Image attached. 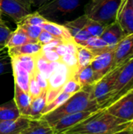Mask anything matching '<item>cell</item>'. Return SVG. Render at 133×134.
Listing matches in <instances>:
<instances>
[{
  "label": "cell",
  "instance_id": "6da1fadb",
  "mask_svg": "<svg viewBox=\"0 0 133 134\" xmlns=\"http://www.w3.org/2000/svg\"><path fill=\"white\" fill-rule=\"evenodd\" d=\"M132 128L133 122L118 119L103 108L62 134H115Z\"/></svg>",
  "mask_w": 133,
  "mask_h": 134
},
{
  "label": "cell",
  "instance_id": "7a4b0ae2",
  "mask_svg": "<svg viewBox=\"0 0 133 134\" xmlns=\"http://www.w3.org/2000/svg\"><path fill=\"white\" fill-rule=\"evenodd\" d=\"M92 86H93L83 87L56 109L43 115L41 119L45 120L51 126L57 120L65 115L80 111H98L100 109L99 105L92 95Z\"/></svg>",
  "mask_w": 133,
  "mask_h": 134
},
{
  "label": "cell",
  "instance_id": "3957f363",
  "mask_svg": "<svg viewBox=\"0 0 133 134\" xmlns=\"http://www.w3.org/2000/svg\"><path fill=\"white\" fill-rule=\"evenodd\" d=\"M123 0H91L85 8L88 18L108 25L115 21L118 10Z\"/></svg>",
  "mask_w": 133,
  "mask_h": 134
},
{
  "label": "cell",
  "instance_id": "277c9868",
  "mask_svg": "<svg viewBox=\"0 0 133 134\" xmlns=\"http://www.w3.org/2000/svg\"><path fill=\"white\" fill-rule=\"evenodd\" d=\"M133 90V59L122 66L111 95L105 104L107 108L122 96Z\"/></svg>",
  "mask_w": 133,
  "mask_h": 134
},
{
  "label": "cell",
  "instance_id": "5b68a950",
  "mask_svg": "<svg viewBox=\"0 0 133 134\" xmlns=\"http://www.w3.org/2000/svg\"><path fill=\"white\" fill-rule=\"evenodd\" d=\"M121 68L122 66L111 70L93 85L92 95L93 99L97 102L100 109L104 108L105 104L109 100Z\"/></svg>",
  "mask_w": 133,
  "mask_h": 134
},
{
  "label": "cell",
  "instance_id": "8992f818",
  "mask_svg": "<svg viewBox=\"0 0 133 134\" xmlns=\"http://www.w3.org/2000/svg\"><path fill=\"white\" fill-rule=\"evenodd\" d=\"M81 0H51L35 11L47 20L70 14L80 5Z\"/></svg>",
  "mask_w": 133,
  "mask_h": 134
},
{
  "label": "cell",
  "instance_id": "52a82bcc",
  "mask_svg": "<svg viewBox=\"0 0 133 134\" xmlns=\"http://www.w3.org/2000/svg\"><path fill=\"white\" fill-rule=\"evenodd\" d=\"M71 78H74V75L70 71V69L63 63L58 62L55 70L47 79V104L50 103L60 94L63 86Z\"/></svg>",
  "mask_w": 133,
  "mask_h": 134
},
{
  "label": "cell",
  "instance_id": "ba28073f",
  "mask_svg": "<svg viewBox=\"0 0 133 134\" xmlns=\"http://www.w3.org/2000/svg\"><path fill=\"white\" fill-rule=\"evenodd\" d=\"M31 0H0V12L16 23L31 13Z\"/></svg>",
  "mask_w": 133,
  "mask_h": 134
},
{
  "label": "cell",
  "instance_id": "9c48e42d",
  "mask_svg": "<svg viewBox=\"0 0 133 134\" xmlns=\"http://www.w3.org/2000/svg\"><path fill=\"white\" fill-rule=\"evenodd\" d=\"M106 110L114 117L126 122H133V90L126 93Z\"/></svg>",
  "mask_w": 133,
  "mask_h": 134
},
{
  "label": "cell",
  "instance_id": "30bf717a",
  "mask_svg": "<svg viewBox=\"0 0 133 134\" xmlns=\"http://www.w3.org/2000/svg\"><path fill=\"white\" fill-rule=\"evenodd\" d=\"M114 52V69L133 59V35L125 37L117 45Z\"/></svg>",
  "mask_w": 133,
  "mask_h": 134
},
{
  "label": "cell",
  "instance_id": "8fae6325",
  "mask_svg": "<svg viewBox=\"0 0 133 134\" xmlns=\"http://www.w3.org/2000/svg\"><path fill=\"white\" fill-rule=\"evenodd\" d=\"M95 111H80L74 114L65 115L53 123L51 127L54 134H62L67 130L74 127L77 124L80 123L88 117H89Z\"/></svg>",
  "mask_w": 133,
  "mask_h": 134
},
{
  "label": "cell",
  "instance_id": "7c38bea8",
  "mask_svg": "<svg viewBox=\"0 0 133 134\" xmlns=\"http://www.w3.org/2000/svg\"><path fill=\"white\" fill-rule=\"evenodd\" d=\"M115 21L122 28L125 36L133 35V7L132 0H123L118 10Z\"/></svg>",
  "mask_w": 133,
  "mask_h": 134
},
{
  "label": "cell",
  "instance_id": "4fadbf2b",
  "mask_svg": "<svg viewBox=\"0 0 133 134\" xmlns=\"http://www.w3.org/2000/svg\"><path fill=\"white\" fill-rule=\"evenodd\" d=\"M114 50H110L99 54L96 56L92 61L90 65L99 80L114 69Z\"/></svg>",
  "mask_w": 133,
  "mask_h": 134
},
{
  "label": "cell",
  "instance_id": "5bb4252c",
  "mask_svg": "<svg viewBox=\"0 0 133 134\" xmlns=\"http://www.w3.org/2000/svg\"><path fill=\"white\" fill-rule=\"evenodd\" d=\"M125 37L126 36L117 21H114L113 23L108 24L100 36V38L113 50Z\"/></svg>",
  "mask_w": 133,
  "mask_h": 134
},
{
  "label": "cell",
  "instance_id": "9a60e30c",
  "mask_svg": "<svg viewBox=\"0 0 133 134\" xmlns=\"http://www.w3.org/2000/svg\"><path fill=\"white\" fill-rule=\"evenodd\" d=\"M31 120L20 116L16 120L0 122V134H20L28 126Z\"/></svg>",
  "mask_w": 133,
  "mask_h": 134
},
{
  "label": "cell",
  "instance_id": "2e32d148",
  "mask_svg": "<svg viewBox=\"0 0 133 134\" xmlns=\"http://www.w3.org/2000/svg\"><path fill=\"white\" fill-rule=\"evenodd\" d=\"M41 27L43 30H45L46 31L50 33L56 38L62 41L63 42L74 41L73 37L63 24H59L53 21L47 20L41 25Z\"/></svg>",
  "mask_w": 133,
  "mask_h": 134
},
{
  "label": "cell",
  "instance_id": "e0dca14e",
  "mask_svg": "<svg viewBox=\"0 0 133 134\" xmlns=\"http://www.w3.org/2000/svg\"><path fill=\"white\" fill-rule=\"evenodd\" d=\"M11 67L14 78V83L18 85L24 92L28 93L30 74L15 60L11 59Z\"/></svg>",
  "mask_w": 133,
  "mask_h": 134
},
{
  "label": "cell",
  "instance_id": "ac0fdd59",
  "mask_svg": "<svg viewBox=\"0 0 133 134\" xmlns=\"http://www.w3.org/2000/svg\"><path fill=\"white\" fill-rule=\"evenodd\" d=\"M21 116L27 117L31 99L29 94L24 92L18 85L14 83V98H13Z\"/></svg>",
  "mask_w": 133,
  "mask_h": 134
},
{
  "label": "cell",
  "instance_id": "d6986e66",
  "mask_svg": "<svg viewBox=\"0 0 133 134\" xmlns=\"http://www.w3.org/2000/svg\"><path fill=\"white\" fill-rule=\"evenodd\" d=\"M46 96L47 91H42L38 97L31 100L27 115L28 119L31 120H37L41 119L42 111L47 104Z\"/></svg>",
  "mask_w": 133,
  "mask_h": 134
},
{
  "label": "cell",
  "instance_id": "ffe728a7",
  "mask_svg": "<svg viewBox=\"0 0 133 134\" xmlns=\"http://www.w3.org/2000/svg\"><path fill=\"white\" fill-rule=\"evenodd\" d=\"M42 51V46L38 42L27 43L16 47L8 49V53L10 57H14L20 55H38Z\"/></svg>",
  "mask_w": 133,
  "mask_h": 134
},
{
  "label": "cell",
  "instance_id": "44dd1931",
  "mask_svg": "<svg viewBox=\"0 0 133 134\" xmlns=\"http://www.w3.org/2000/svg\"><path fill=\"white\" fill-rule=\"evenodd\" d=\"M38 42L36 40H34L27 36V35L24 31V30L20 27L17 26L16 29L13 31H12L6 44L5 47L8 49L16 47L19 46H22L27 43H34Z\"/></svg>",
  "mask_w": 133,
  "mask_h": 134
},
{
  "label": "cell",
  "instance_id": "7402d4cb",
  "mask_svg": "<svg viewBox=\"0 0 133 134\" xmlns=\"http://www.w3.org/2000/svg\"><path fill=\"white\" fill-rule=\"evenodd\" d=\"M74 78L81 85L82 89L85 86H93L99 81V79H98L95 71L92 68L91 65H89V66L82 68V70L78 71Z\"/></svg>",
  "mask_w": 133,
  "mask_h": 134
},
{
  "label": "cell",
  "instance_id": "603a6c76",
  "mask_svg": "<svg viewBox=\"0 0 133 134\" xmlns=\"http://www.w3.org/2000/svg\"><path fill=\"white\" fill-rule=\"evenodd\" d=\"M20 116V111L13 99L0 105V122L16 120Z\"/></svg>",
  "mask_w": 133,
  "mask_h": 134
},
{
  "label": "cell",
  "instance_id": "cb8c5ba5",
  "mask_svg": "<svg viewBox=\"0 0 133 134\" xmlns=\"http://www.w3.org/2000/svg\"><path fill=\"white\" fill-rule=\"evenodd\" d=\"M21 134H54L52 127L42 119L31 120L28 126Z\"/></svg>",
  "mask_w": 133,
  "mask_h": 134
},
{
  "label": "cell",
  "instance_id": "d4e9b609",
  "mask_svg": "<svg viewBox=\"0 0 133 134\" xmlns=\"http://www.w3.org/2000/svg\"><path fill=\"white\" fill-rule=\"evenodd\" d=\"M58 62H50L45 60L41 53L37 55L35 60V69L42 74L46 79L55 70Z\"/></svg>",
  "mask_w": 133,
  "mask_h": 134
},
{
  "label": "cell",
  "instance_id": "484cf974",
  "mask_svg": "<svg viewBox=\"0 0 133 134\" xmlns=\"http://www.w3.org/2000/svg\"><path fill=\"white\" fill-rule=\"evenodd\" d=\"M77 60H78V70L77 72L82 68L91 64L92 61L95 58L96 55L92 53L89 49L85 46L77 45ZM76 75V74H75Z\"/></svg>",
  "mask_w": 133,
  "mask_h": 134
},
{
  "label": "cell",
  "instance_id": "4316f807",
  "mask_svg": "<svg viewBox=\"0 0 133 134\" xmlns=\"http://www.w3.org/2000/svg\"><path fill=\"white\" fill-rule=\"evenodd\" d=\"M84 46L89 49L96 56L110 50H113L100 37H90L85 43Z\"/></svg>",
  "mask_w": 133,
  "mask_h": 134
},
{
  "label": "cell",
  "instance_id": "83f0119b",
  "mask_svg": "<svg viewBox=\"0 0 133 134\" xmlns=\"http://www.w3.org/2000/svg\"><path fill=\"white\" fill-rule=\"evenodd\" d=\"M88 19V16L85 14H84L74 20L65 22L63 25L68 30L71 36L74 37L78 31H80L85 27Z\"/></svg>",
  "mask_w": 133,
  "mask_h": 134
},
{
  "label": "cell",
  "instance_id": "f1b7e54d",
  "mask_svg": "<svg viewBox=\"0 0 133 134\" xmlns=\"http://www.w3.org/2000/svg\"><path fill=\"white\" fill-rule=\"evenodd\" d=\"M37 55H20L14 57H11V59L15 60L20 66H22L25 70H27L29 74L34 73L35 71V60Z\"/></svg>",
  "mask_w": 133,
  "mask_h": 134
},
{
  "label": "cell",
  "instance_id": "f546056e",
  "mask_svg": "<svg viewBox=\"0 0 133 134\" xmlns=\"http://www.w3.org/2000/svg\"><path fill=\"white\" fill-rule=\"evenodd\" d=\"M107 26V25L89 18L85 24V28L92 37H100Z\"/></svg>",
  "mask_w": 133,
  "mask_h": 134
},
{
  "label": "cell",
  "instance_id": "4dcf8cb0",
  "mask_svg": "<svg viewBox=\"0 0 133 134\" xmlns=\"http://www.w3.org/2000/svg\"><path fill=\"white\" fill-rule=\"evenodd\" d=\"M71 96L72 95H71L69 93H67L64 92H60V94L53 100H52L50 103L46 104V106L45 107V108L42 111V115L56 109L58 107H60L61 104H63L67 99H69Z\"/></svg>",
  "mask_w": 133,
  "mask_h": 134
},
{
  "label": "cell",
  "instance_id": "1f68e13d",
  "mask_svg": "<svg viewBox=\"0 0 133 134\" xmlns=\"http://www.w3.org/2000/svg\"><path fill=\"white\" fill-rule=\"evenodd\" d=\"M47 20H49L45 18L37 11H34L25 16L20 21H19L16 24H30V25L41 26L43 23L46 22Z\"/></svg>",
  "mask_w": 133,
  "mask_h": 134
},
{
  "label": "cell",
  "instance_id": "d6a6232c",
  "mask_svg": "<svg viewBox=\"0 0 133 134\" xmlns=\"http://www.w3.org/2000/svg\"><path fill=\"white\" fill-rule=\"evenodd\" d=\"M11 66V57L8 53V48L2 47L0 49V75L8 73Z\"/></svg>",
  "mask_w": 133,
  "mask_h": 134
},
{
  "label": "cell",
  "instance_id": "836d02e7",
  "mask_svg": "<svg viewBox=\"0 0 133 134\" xmlns=\"http://www.w3.org/2000/svg\"><path fill=\"white\" fill-rule=\"evenodd\" d=\"M17 26H20L24 31L27 35V36L34 40L38 39L40 33L42 31V28L41 26H37V25H30V24H16ZM38 42V41H37Z\"/></svg>",
  "mask_w": 133,
  "mask_h": 134
},
{
  "label": "cell",
  "instance_id": "e575fe53",
  "mask_svg": "<svg viewBox=\"0 0 133 134\" xmlns=\"http://www.w3.org/2000/svg\"><path fill=\"white\" fill-rule=\"evenodd\" d=\"M81 90H82V86L78 83V82L74 78H71L64 84L61 92H64L71 95H74V93H78Z\"/></svg>",
  "mask_w": 133,
  "mask_h": 134
},
{
  "label": "cell",
  "instance_id": "d590c367",
  "mask_svg": "<svg viewBox=\"0 0 133 134\" xmlns=\"http://www.w3.org/2000/svg\"><path fill=\"white\" fill-rule=\"evenodd\" d=\"M42 90L38 86L34 73L31 74L30 75V80H29V88H28V94L31 100L38 97L41 93Z\"/></svg>",
  "mask_w": 133,
  "mask_h": 134
},
{
  "label": "cell",
  "instance_id": "8d00e7d4",
  "mask_svg": "<svg viewBox=\"0 0 133 134\" xmlns=\"http://www.w3.org/2000/svg\"><path fill=\"white\" fill-rule=\"evenodd\" d=\"M12 31H13L7 27L5 22H0V49L5 46Z\"/></svg>",
  "mask_w": 133,
  "mask_h": 134
},
{
  "label": "cell",
  "instance_id": "74e56055",
  "mask_svg": "<svg viewBox=\"0 0 133 134\" xmlns=\"http://www.w3.org/2000/svg\"><path fill=\"white\" fill-rule=\"evenodd\" d=\"M92 37L90 35V34L87 31V30L84 27L82 30H81L80 31H78L74 37H73V40L74 42L76 43V45L78 46H84L85 43L89 40V38Z\"/></svg>",
  "mask_w": 133,
  "mask_h": 134
},
{
  "label": "cell",
  "instance_id": "f35d334b",
  "mask_svg": "<svg viewBox=\"0 0 133 134\" xmlns=\"http://www.w3.org/2000/svg\"><path fill=\"white\" fill-rule=\"evenodd\" d=\"M41 54L45 60H47L48 61H50V62H60V55L54 49L42 50Z\"/></svg>",
  "mask_w": 133,
  "mask_h": 134
},
{
  "label": "cell",
  "instance_id": "ab89813d",
  "mask_svg": "<svg viewBox=\"0 0 133 134\" xmlns=\"http://www.w3.org/2000/svg\"><path fill=\"white\" fill-rule=\"evenodd\" d=\"M56 38L53 37L50 33H49L48 31H46L45 30L42 31V32L40 33L37 41L38 43H40L42 46H45L48 43H49L50 42H52L53 39H55Z\"/></svg>",
  "mask_w": 133,
  "mask_h": 134
},
{
  "label": "cell",
  "instance_id": "60d3db41",
  "mask_svg": "<svg viewBox=\"0 0 133 134\" xmlns=\"http://www.w3.org/2000/svg\"><path fill=\"white\" fill-rule=\"evenodd\" d=\"M34 75L35 79H36L38 86L42 89V91H47V89H48V80L42 74H40L36 69L34 71Z\"/></svg>",
  "mask_w": 133,
  "mask_h": 134
},
{
  "label": "cell",
  "instance_id": "b9f144b4",
  "mask_svg": "<svg viewBox=\"0 0 133 134\" xmlns=\"http://www.w3.org/2000/svg\"><path fill=\"white\" fill-rule=\"evenodd\" d=\"M51 0H31V7L34 9H38L42 5L49 2Z\"/></svg>",
  "mask_w": 133,
  "mask_h": 134
},
{
  "label": "cell",
  "instance_id": "7bdbcfd3",
  "mask_svg": "<svg viewBox=\"0 0 133 134\" xmlns=\"http://www.w3.org/2000/svg\"><path fill=\"white\" fill-rule=\"evenodd\" d=\"M132 130V129H129V130H125V131H122V132H120V133H118L115 134H131Z\"/></svg>",
  "mask_w": 133,
  "mask_h": 134
},
{
  "label": "cell",
  "instance_id": "ee69618b",
  "mask_svg": "<svg viewBox=\"0 0 133 134\" xmlns=\"http://www.w3.org/2000/svg\"><path fill=\"white\" fill-rule=\"evenodd\" d=\"M2 13L0 12V22H2V21H3L2 20Z\"/></svg>",
  "mask_w": 133,
  "mask_h": 134
},
{
  "label": "cell",
  "instance_id": "f6af8a7d",
  "mask_svg": "<svg viewBox=\"0 0 133 134\" xmlns=\"http://www.w3.org/2000/svg\"><path fill=\"white\" fill-rule=\"evenodd\" d=\"M131 134H133V128L132 130V131H131Z\"/></svg>",
  "mask_w": 133,
  "mask_h": 134
},
{
  "label": "cell",
  "instance_id": "bcb514c9",
  "mask_svg": "<svg viewBox=\"0 0 133 134\" xmlns=\"http://www.w3.org/2000/svg\"><path fill=\"white\" fill-rule=\"evenodd\" d=\"M132 7H133V0H132Z\"/></svg>",
  "mask_w": 133,
  "mask_h": 134
},
{
  "label": "cell",
  "instance_id": "7dc6e473",
  "mask_svg": "<svg viewBox=\"0 0 133 134\" xmlns=\"http://www.w3.org/2000/svg\"><path fill=\"white\" fill-rule=\"evenodd\" d=\"M20 134H21V133H20Z\"/></svg>",
  "mask_w": 133,
  "mask_h": 134
}]
</instances>
